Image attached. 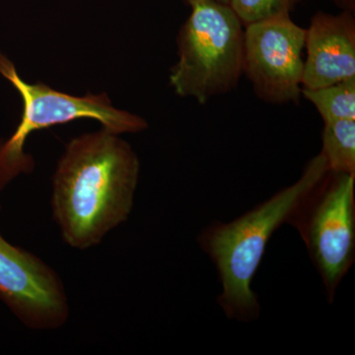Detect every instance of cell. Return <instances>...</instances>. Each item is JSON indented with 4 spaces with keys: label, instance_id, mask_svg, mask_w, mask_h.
Listing matches in <instances>:
<instances>
[{
    "label": "cell",
    "instance_id": "cell-6",
    "mask_svg": "<svg viewBox=\"0 0 355 355\" xmlns=\"http://www.w3.org/2000/svg\"><path fill=\"white\" fill-rule=\"evenodd\" d=\"M306 28L279 14L245 26L243 74L254 94L273 105L298 104L302 97Z\"/></svg>",
    "mask_w": 355,
    "mask_h": 355
},
{
    "label": "cell",
    "instance_id": "cell-5",
    "mask_svg": "<svg viewBox=\"0 0 355 355\" xmlns=\"http://www.w3.org/2000/svg\"><path fill=\"white\" fill-rule=\"evenodd\" d=\"M287 223L298 231L329 303L355 260V175L329 171L298 203Z\"/></svg>",
    "mask_w": 355,
    "mask_h": 355
},
{
    "label": "cell",
    "instance_id": "cell-8",
    "mask_svg": "<svg viewBox=\"0 0 355 355\" xmlns=\"http://www.w3.org/2000/svg\"><path fill=\"white\" fill-rule=\"evenodd\" d=\"M302 88L324 87L355 77V17L319 11L306 28Z\"/></svg>",
    "mask_w": 355,
    "mask_h": 355
},
{
    "label": "cell",
    "instance_id": "cell-11",
    "mask_svg": "<svg viewBox=\"0 0 355 355\" xmlns=\"http://www.w3.org/2000/svg\"><path fill=\"white\" fill-rule=\"evenodd\" d=\"M303 0H230V6L246 26L279 14H291Z\"/></svg>",
    "mask_w": 355,
    "mask_h": 355
},
{
    "label": "cell",
    "instance_id": "cell-10",
    "mask_svg": "<svg viewBox=\"0 0 355 355\" xmlns=\"http://www.w3.org/2000/svg\"><path fill=\"white\" fill-rule=\"evenodd\" d=\"M302 97L324 121L355 120V77L316 89L302 88Z\"/></svg>",
    "mask_w": 355,
    "mask_h": 355
},
{
    "label": "cell",
    "instance_id": "cell-13",
    "mask_svg": "<svg viewBox=\"0 0 355 355\" xmlns=\"http://www.w3.org/2000/svg\"><path fill=\"white\" fill-rule=\"evenodd\" d=\"M217 1L221 2V3L229 4L230 6V0H217Z\"/></svg>",
    "mask_w": 355,
    "mask_h": 355
},
{
    "label": "cell",
    "instance_id": "cell-4",
    "mask_svg": "<svg viewBox=\"0 0 355 355\" xmlns=\"http://www.w3.org/2000/svg\"><path fill=\"white\" fill-rule=\"evenodd\" d=\"M0 74L12 84L23 101L19 125L8 139L0 141V191L22 174L35 168L24 147L32 132L79 119H93L116 135L144 132L148 125L137 114L114 108L106 94L78 97L60 92L42 83H26L13 62L0 51Z\"/></svg>",
    "mask_w": 355,
    "mask_h": 355
},
{
    "label": "cell",
    "instance_id": "cell-9",
    "mask_svg": "<svg viewBox=\"0 0 355 355\" xmlns=\"http://www.w3.org/2000/svg\"><path fill=\"white\" fill-rule=\"evenodd\" d=\"M322 142L329 171L355 175V120L324 121Z\"/></svg>",
    "mask_w": 355,
    "mask_h": 355
},
{
    "label": "cell",
    "instance_id": "cell-3",
    "mask_svg": "<svg viewBox=\"0 0 355 355\" xmlns=\"http://www.w3.org/2000/svg\"><path fill=\"white\" fill-rule=\"evenodd\" d=\"M191 11L177 37L170 84L200 105L234 90L243 74L245 26L229 4L187 0Z\"/></svg>",
    "mask_w": 355,
    "mask_h": 355
},
{
    "label": "cell",
    "instance_id": "cell-12",
    "mask_svg": "<svg viewBox=\"0 0 355 355\" xmlns=\"http://www.w3.org/2000/svg\"><path fill=\"white\" fill-rule=\"evenodd\" d=\"M336 6L340 7L343 11L355 12V0H331Z\"/></svg>",
    "mask_w": 355,
    "mask_h": 355
},
{
    "label": "cell",
    "instance_id": "cell-2",
    "mask_svg": "<svg viewBox=\"0 0 355 355\" xmlns=\"http://www.w3.org/2000/svg\"><path fill=\"white\" fill-rule=\"evenodd\" d=\"M328 172L326 159L320 153L308 161L295 183L234 220L216 221L202 229L198 243L216 266L221 284L217 303L229 320L249 323L259 319L261 306L252 282L266 246L306 193Z\"/></svg>",
    "mask_w": 355,
    "mask_h": 355
},
{
    "label": "cell",
    "instance_id": "cell-1",
    "mask_svg": "<svg viewBox=\"0 0 355 355\" xmlns=\"http://www.w3.org/2000/svg\"><path fill=\"white\" fill-rule=\"evenodd\" d=\"M140 163L119 135L104 130L71 139L53 177L51 209L65 244L87 250L128 220Z\"/></svg>",
    "mask_w": 355,
    "mask_h": 355
},
{
    "label": "cell",
    "instance_id": "cell-7",
    "mask_svg": "<svg viewBox=\"0 0 355 355\" xmlns=\"http://www.w3.org/2000/svg\"><path fill=\"white\" fill-rule=\"evenodd\" d=\"M0 300L32 330H58L69 320V299L57 272L36 254L7 241L1 232Z\"/></svg>",
    "mask_w": 355,
    "mask_h": 355
}]
</instances>
